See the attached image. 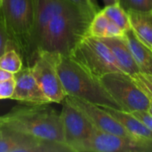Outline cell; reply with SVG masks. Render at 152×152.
Returning a JSON list of instances; mask_svg holds the SVG:
<instances>
[{"label": "cell", "mask_w": 152, "mask_h": 152, "mask_svg": "<svg viewBox=\"0 0 152 152\" xmlns=\"http://www.w3.org/2000/svg\"><path fill=\"white\" fill-rule=\"evenodd\" d=\"M93 18L74 4L51 16L37 45V56L41 53L70 55L78 43L88 36Z\"/></svg>", "instance_id": "1"}, {"label": "cell", "mask_w": 152, "mask_h": 152, "mask_svg": "<svg viewBox=\"0 0 152 152\" xmlns=\"http://www.w3.org/2000/svg\"><path fill=\"white\" fill-rule=\"evenodd\" d=\"M51 54L67 96L77 97L101 107L124 110L105 89L100 79L87 71L71 55Z\"/></svg>", "instance_id": "2"}, {"label": "cell", "mask_w": 152, "mask_h": 152, "mask_svg": "<svg viewBox=\"0 0 152 152\" xmlns=\"http://www.w3.org/2000/svg\"><path fill=\"white\" fill-rule=\"evenodd\" d=\"M47 105L27 104L14 107L2 116V127L37 139L65 144L61 112Z\"/></svg>", "instance_id": "3"}, {"label": "cell", "mask_w": 152, "mask_h": 152, "mask_svg": "<svg viewBox=\"0 0 152 152\" xmlns=\"http://www.w3.org/2000/svg\"><path fill=\"white\" fill-rule=\"evenodd\" d=\"M1 19L12 47L20 53L25 66L30 67L36 59L34 0H3Z\"/></svg>", "instance_id": "4"}, {"label": "cell", "mask_w": 152, "mask_h": 152, "mask_svg": "<svg viewBox=\"0 0 152 152\" xmlns=\"http://www.w3.org/2000/svg\"><path fill=\"white\" fill-rule=\"evenodd\" d=\"M70 55L98 78L111 72H125L108 45L95 37H85Z\"/></svg>", "instance_id": "5"}, {"label": "cell", "mask_w": 152, "mask_h": 152, "mask_svg": "<svg viewBox=\"0 0 152 152\" xmlns=\"http://www.w3.org/2000/svg\"><path fill=\"white\" fill-rule=\"evenodd\" d=\"M99 79L125 111H148L151 99L136 85L131 75L125 72H111Z\"/></svg>", "instance_id": "6"}, {"label": "cell", "mask_w": 152, "mask_h": 152, "mask_svg": "<svg viewBox=\"0 0 152 152\" xmlns=\"http://www.w3.org/2000/svg\"><path fill=\"white\" fill-rule=\"evenodd\" d=\"M61 118L66 146L70 152H81L83 144L91 137L96 127L80 110L66 98L63 101Z\"/></svg>", "instance_id": "7"}, {"label": "cell", "mask_w": 152, "mask_h": 152, "mask_svg": "<svg viewBox=\"0 0 152 152\" xmlns=\"http://www.w3.org/2000/svg\"><path fill=\"white\" fill-rule=\"evenodd\" d=\"M81 152H152V140L117 135L96 128Z\"/></svg>", "instance_id": "8"}, {"label": "cell", "mask_w": 152, "mask_h": 152, "mask_svg": "<svg viewBox=\"0 0 152 152\" xmlns=\"http://www.w3.org/2000/svg\"><path fill=\"white\" fill-rule=\"evenodd\" d=\"M32 74L51 102L61 103L67 93L61 81L51 53H41L30 66Z\"/></svg>", "instance_id": "9"}, {"label": "cell", "mask_w": 152, "mask_h": 152, "mask_svg": "<svg viewBox=\"0 0 152 152\" xmlns=\"http://www.w3.org/2000/svg\"><path fill=\"white\" fill-rule=\"evenodd\" d=\"M0 152H70L62 143L37 139L2 127Z\"/></svg>", "instance_id": "10"}, {"label": "cell", "mask_w": 152, "mask_h": 152, "mask_svg": "<svg viewBox=\"0 0 152 152\" xmlns=\"http://www.w3.org/2000/svg\"><path fill=\"white\" fill-rule=\"evenodd\" d=\"M66 99L80 110L97 129L117 135L134 137L121 125L118 120L110 115L102 107L74 96H67Z\"/></svg>", "instance_id": "11"}, {"label": "cell", "mask_w": 152, "mask_h": 152, "mask_svg": "<svg viewBox=\"0 0 152 152\" xmlns=\"http://www.w3.org/2000/svg\"><path fill=\"white\" fill-rule=\"evenodd\" d=\"M15 86L11 99L28 105H44L52 103L45 94L28 66L14 74Z\"/></svg>", "instance_id": "12"}, {"label": "cell", "mask_w": 152, "mask_h": 152, "mask_svg": "<svg viewBox=\"0 0 152 152\" xmlns=\"http://www.w3.org/2000/svg\"><path fill=\"white\" fill-rule=\"evenodd\" d=\"M101 39L111 50L116 60L126 73L129 75L141 73L123 36L115 37H102Z\"/></svg>", "instance_id": "13"}, {"label": "cell", "mask_w": 152, "mask_h": 152, "mask_svg": "<svg viewBox=\"0 0 152 152\" xmlns=\"http://www.w3.org/2000/svg\"><path fill=\"white\" fill-rule=\"evenodd\" d=\"M124 38L141 73L152 75V51L145 45L130 28L124 33Z\"/></svg>", "instance_id": "14"}, {"label": "cell", "mask_w": 152, "mask_h": 152, "mask_svg": "<svg viewBox=\"0 0 152 152\" xmlns=\"http://www.w3.org/2000/svg\"><path fill=\"white\" fill-rule=\"evenodd\" d=\"M110 115L118 120L121 125L134 137L152 140V131L139 118L131 112L119 110L112 108L102 107Z\"/></svg>", "instance_id": "15"}, {"label": "cell", "mask_w": 152, "mask_h": 152, "mask_svg": "<svg viewBox=\"0 0 152 152\" xmlns=\"http://www.w3.org/2000/svg\"><path fill=\"white\" fill-rule=\"evenodd\" d=\"M131 29L135 36L152 51V11L127 12Z\"/></svg>", "instance_id": "16"}, {"label": "cell", "mask_w": 152, "mask_h": 152, "mask_svg": "<svg viewBox=\"0 0 152 152\" xmlns=\"http://www.w3.org/2000/svg\"><path fill=\"white\" fill-rule=\"evenodd\" d=\"M101 11L107 16L109 20L119 26L124 31L131 28L128 13L119 4L106 5L103 9H101Z\"/></svg>", "instance_id": "17"}, {"label": "cell", "mask_w": 152, "mask_h": 152, "mask_svg": "<svg viewBox=\"0 0 152 152\" xmlns=\"http://www.w3.org/2000/svg\"><path fill=\"white\" fill-rule=\"evenodd\" d=\"M0 68L15 74L23 68V61L15 49H9L0 56Z\"/></svg>", "instance_id": "18"}, {"label": "cell", "mask_w": 152, "mask_h": 152, "mask_svg": "<svg viewBox=\"0 0 152 152\" xmlns=\"http://www.w3.org/2000/svg\"><path fill=\"white\" fill-rule=\"evenodd\" d=\"M109 21L110 20L107 18V16L103 14L102 11H99L97 13H95L90 23L88 35L98 38L104 37Z\"/></svg>", "instance_id": "19"}, {"label": "cell", "mask_w": 152, "mask_h": 152, "mask_svg": "<svg viewBox=\"0 0 152 152\" xmlns=\"http://www.w3.org/2000/svg\"><path fill=\"white\" fill-rule=\"evenodd\" d=\"M119 4L126 11H152V0H119Z\"/></svg>", "instance_id": "20"}, {"label": "cell", "mask_w": 152, "mask_h": 152, "mask_svg": "<svg viewBox=\"0 0 152 152\" xmlns=\"http://www.w3.org/2000/svg\"><path fill=\"white\" fill-rule=\"evenodd\" d=\"M136 85L148 95V97L152 101V75L137 73L131 75Z\"/></svg>", "instance_id": "21"}, {"label": "cell", "mask_w": 152, "mask_h": 152, "mask_svg": "<svg viewBox=\"0 0 152 152\" xmlns=\"http://www.w3.org/2000/svg\"><path fill=\"white\" fill-rule=\"evenodd\" d=\"M15 86V79L10 78L0 81V100L11 99Z\"/></svg>", "instance_id": "22"}, {"label": "cell", "mask_w": 152, "mask_h": 152, "mask_svg": "<svg viewBox=\"0 0 152 152\" xmlns=\"http://www.w3.org/2000/svg\"><path fill=\"white\" fill-rule=\"evenodd\" d=\"M9 49H14V48L12 47L11 41L4 30L1 19V13H0V56Z\"/></svg>", "instance_id": "23"}, {"label": "cell", "mask_w": 152, "mask_h": 152, "mask_svg": "<svg viewBox=\"0 0 152 152\" xmlns=\"http://www.w3.org/2000/svg\"><path fill=\"white\" fill-rule=\"evenodd\" d=\"M125 31L119 27L118 26L116 23H114L113 21H111L110 20L107 28H106V33H105V37H122L124 36Z\"/></svg>", "instance_id": "24"}, {"label": "cell", "mask_w": 152, "mask_h": 152, "mask_svg": "<svg viewBox=\"0 0 152 152\" xmlns=\"http://www.w3.org/2000/svg\"><path fill=\"white\" fill-rule=\"evenodd\" d=\"M68 1L70 2L71 4H73L74 5H76L77 7H78L79 9H81L82 11H84L85 12L90 14V15L94 16L95 13H97L88 0H68Z\"/></svg>", "instance_id": "25"}, {"label": "cell", "mask_w": 152, "mask_h": 152, "mask_svg": "<svg viewBox=\"0 0 152 152\" xmlns=\"http://www.w3.org/2000/svg\"><path fill=\"white\" fill-rule=\"evenodd\" d=\"M132 114L142 121L152 131V116L148 111H135L132 112Z\"/></svg>", "instance_id": "26"}, {"label": "cell", "mask_w": 152, "mask_h": 152, "mask_svg": "<svg viewBox=\"0 0 152 152\" xmlns=\"http://www.w3.org/2000/svg\"><path fill=\"white\" fill-rule=\"evenodd\" d=\"M13 77H14V74L10 73V72H8V71H6V70L0 68V81L13 78Z\"/></svg>", "instance_id": "27"}, {"label": "cell", "mask_w": 152, "mask_h": 152, "mask_svg": "<svg viewBox=\"0 0 152 152\" xmlns=\"http://www.w3.org/2000/svg\"><path fill=\"white\" fill-rule=\"evenodd\" d=\"M88 1L90 2L91 5L93 6V8L94 9V11H95L96 12H98L99 11H101V8H100V6H99V4H98L97 0H88Z\"/></svg>", "instance_id": "28"}, {"label": "cell", "mask_w": 152, "mask_h": 152, "mask_svg": "<svg viewBox=\"0 0 152 152\" xmlns=\"http://www.w3.org/2000/svg\"><path fill=\"white\" fill-rule=\"evenodd\" d=\"M105 6L106 5H110V4H119V0H102Z\"/></svg>", "instance_id": "29"}, {"label": "cell", "mask_w": 152, "mask_h": 152, "mask_svg": "<svg viewBox=\"0 0 152 152\" xmlns=\"http://www.w3.org/2000/svg\"><path fill=\"white\" fill-rule=\"evenodd\" d=\"M148 112L152 116V101H151V104H150V107H149V110H148Z\"/></svg>", "instance_id": "30"}, {"label": "cell", "mask_w": 152, "mask_h": 152, "mask_svg": "<svg viewBox=\"0 0 152 152\" xmlns=\"http://www.w3.org/2000/svg\"><path fill=\"white\" fill-rule=\"evenodd\" d=\"M2 124H3V117L0 116V127L2 126Z\"/></svg>", "instance_id": "31"}, {"label": "cell", "mask_w": 152, "mask_h": 152, "mask_svg": "<svg viewBox=\"0 0 152 152\" xmlns=\"http://www.w3.org/2000/svg\"><path fill=\"white\" fill-rule=\"evenodd\" d=\"M2 1H3V0H0V13H1V7H2Z\"/></svg>", "instance_id": "32"}, {"label": "cell", "mask_w": 152, "mask_h": 152, "mask_svg": "<svg viewBox=\"0 0 152 152\" xmlns=\"http://www.w3.org/2000/svg\"><path fill=\"white\" fill-rule=\"evenodd\" d=\"M1 133H2V128L0 127V135H1Z\"/></svg>", "instance_id": "33"}]
</instances>
